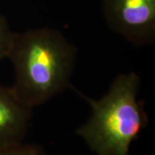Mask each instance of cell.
<instances>
[{"label":"cell","instance_id":"cell-1","mask_svg":"<svg viewBox=\"0 0 155 155\" xmlns=\"http://www.w3.org/2000/svg\"><path fill=\"white\" fill-rule=\"evenodd\" d=\"M77 50L54 28L15 33L8 58L15 69L13 92L33 109L70 87Z\"/></svg>","mask_w":155,"mask_h":155},{"label":"cell","instance_id":"cell-2","mask_svg":"<svg viewBox=\"0 0 155 155\" xmlns=\"http://www.w3.org/2000/svg\"><path fill=\"white\" fill-rule=\"evenodd\" d=\"M140 79L134 72L115 78L97 100L78 92L91 108L88 121L78 128L96 155H129L134 140L148 124L144 103L138 100Z\"/></svg>","mask_w":155,"mask_h":155},{"label":"cell","instance_id":"cell-3","mask_svg":"<svg viewBox=\"0 0 155 155\" xmlns=\"http://www.w3.org/2000/svg\"><path fill=\"white\" fill-rule=\"evenodd\" d=\"M108 26L132 44L144 46L155 39V0H102Z\"/></svg>","mask_w":155,"mask_h":155},{"label":"cell","instance_id":"cell-4","mask_svg":"<svg viewBox=\"0 0 155 155\" xmlns=\"http://www.w3.org/2000/svg\"><path fill=\"white\" fill-rule=\"evenodd\" d=\"M31 117L32 109L0 83V147L23 142Z\"/></svg>","mask_w":155,"mask_h":155},{"label":"cell","instance_id":"cell-5","mask_svg":"<svg viewBox=\"0 0 155 155\" xmlns=\"http://www.w3.org/2000/svg\"><path fill=\"white\" fill-rule=\"evenodd\" d=\"M0 155H48L45 149L36 144L19 143L0 147Z\"/></svg>","mask_w":155,"mask_h":155},{"label":"cell","instance_id":"cell-6","mask_svg":"<svg viewBox=\"0 0 155 155\" xmlns=\"http://www.w3.org/2000/svg\"><path fill=\"white\" fill-rule=\"evenodd\" d=\"M14 34L5 17L0 14V61L8 58Z\"/></svg>","mask_w":155,"mask_h":155}]
</instances>
